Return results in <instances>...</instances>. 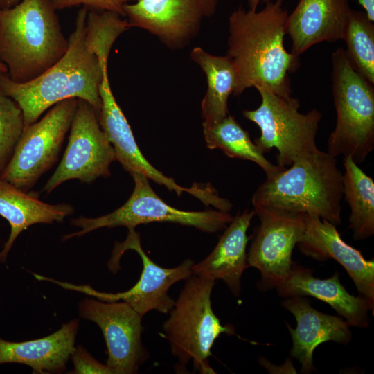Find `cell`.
<instances>
[{
    "label": "cell",
    "mask_w": 374,
    "mask_h": 374,
    "mask_svg": "<svg viewBox=\"0 0 374 374\" xmlns=\"http://www.w3.org/2000/svg\"><path fill=\"white\" fill-rule=\"evenodd\" d=\"M8 69L6 66L0 61V74H7Z\"/></svg>",
    "instance_id": "obj_33"
},
{
    "label": "cell",
    "mask_w": 374,
    "mask_h": 374,
    "mask_svg": "<svg viewBox=\"0 0 374 374\" xmlns=\"http://www.w3.org/2000/svg\"><path fill=\"white\" fill-rule=\"evenodd\" d=\"M73 370L70 373L75 374H110L106 364L95 359L82 346H78L71 355Z\"/></svg>",
    "instance_id": "obj_29"
},
{
    "label": "cell",
    "mask_w": 374,
    "mask_h": 374,
    "mask_svg": "<svg viewBox=\"0 0 374 374\" xmlns=\"http://www.w3.org/2000/svg\"><path fill=\"white\" fill-rule=\"evenodd\" d=\"M332 93L336 111L327 152L364 162L374 148V87L353 66L343 48L332 54Z\"/></svg>",
    "instance_id": "obj_6"
},
{
    "label": "cell",
    "mask_w": 374,
    "mask_h": 374,
    "mask_svg": "<svg viewBox=\"0 0 374 374\" xmlns=\"http://www.w3.org/2000/svg\"><path fill=\"white\" fill-rule=\"evenodd\" d=\"M255 215L253 210H245L234 217L211 253L192 265L193 274L222 280L231 293L238 296L242 274L249 267L247 231Z\"/></svg>",
    "instance_id": "obj_20"
},
{
    "label": "cell",
    "mask_w": 374,
    "mask_h": 374,
    "mask_svg": "<svg viewBox=\"0 0 374 374\" xmlns=\"http://www.w3.org/2000/svg\"><path fill=\"white\" fill-rule=\"evenodd\" d=\"M305 228L297 244L305 256L318 261L332 258L353 280L359 295L374 305V261L366 260L359 250L346 244L336 225L317 215L305 214Z\"/></svg>",
    "instance_id": "obj_16"
},
{
    "label": "cell",
    "mask_w": 374,
    "mask_h": 374,
    "mask_svg": "<svg viewBox=\"0 0 374 374\" xmlns=\"http://www.w3.org/2000/svg\"><path fill=\"white\" fill-rule=\"evenodd\" d=\"M73 211L70 204L44 202L36 194L24 191L0 179V215L10 226L8 238L0 251V262H6L17 238L30 226L62 222Z\"/></svg>",
    "instance_id": "obj_22"
},
{
    "label": "cell",
    "mask_w": 374,
    "mask_h": 374,
    "mask_svg": "<svg viewBox=\"0 0 374 374\" xmlns=\"http://www.w3.org/2000/svg\"><path fill=\"white\" fill-rule=\"evenodd\" d=\"M19 1L20 0H0V9L11 8Z\"/></svg>",
    "instance_id": "obj_31"
},
{
    "label": "cell",
    "mask_w": 374,
    "mask_h": 374,
    "mask_svg": "<svg viewBox=\"0 0 374 374\" xmlns=\"http://www.w3.org/2000/svg\"><path fill=\"white\" fill-rule=\"evenodd\" d=\"M369 20L374 21V0H357Z\"/></svg>",
    "instance_id": "obj_30"
},
{
    "label": "cell",
    "mask_w": 374,
    "mask_h": 374,
    "mask_svg": "<svg viewBox=\"0 0 374 374\" xmlns=\"http://www.w3.org/2000/svg\"><path fill=\"white\" fill-rule=\"evenodd\" d=\"M282 305L296 320L294 329L286 325L292 339L290 355L301 364V373H310L315 370L313 352L321 344L333 341L347 344L350 341V325L346 321L339 317L319 312L303 296L289 297Z\"/></svg>",
    "instance_id": "obj_18"
},
{
    "label": "cell",
    "mask_w": 374,
    "mask_h": 374,
    "mask_svg": "<svg viewBox=\"0 0 374 374\" xmlns=\"http://www.w3.org/2000/svg\"><path fill=\"white\" fill-rule=\"evenodd\" d=\"M217 0H137L123 6L130 27L143 28L172 49L182 48L213 16Z\"/></svg>",
    "instance_id": "obj_14"
},
{
    "label": "cell",
    "mask_w": 374,
    "mask_h": 374,
    "mask_svg": "<svg viewBox=\"0 0 374 374\" xmlns=\"http://www.w3.org/2000/svg\"><path fill=\"white\" fill-rule=\"evenodd\" d=\"M343 40L354 69L374 84V24L363 12L351 10Z\"/></svg>",
    "instance_id": "obj_26"
},
{
    "label": "cell",
    "mask_w": 374,
    "mask_h": 374,
    "mask_svg": "<svg viewBox=\"0 0 374 374\" xmlns=\"http://www.w3.org/2000/svg\"><path fill=\"white\" fill-rule=\"evenodd\" d=\"M343 197L350 208V228L353 239L374 234V181L350 157H344Z\"/></svg>",
    "instance_id": "obj_24"
},
{
    "label": "cell",
    "mask_w": 374,
    "mask_h": 374,
    "mask_svg": "<svg viewBox=\"0 0 374 374\" xmlns=\"http://www.w3.org/2000/svg\"><path fill=\"white\" fill-rule=\"evenodd\" d=\"M69 130L62 160L43 188L46 194L68 180L91 183L98 177H109L110 165L116 160L97 113L86 100L78 99Z\"/></svg>",
    "instance_id": "obj_11"
},
{
    "label": "cell",
    "mask_w": 374,
    "mask_h": 374,
    "mask_svg": "<svg viewBox=\"0 0 374 374\" xmlns=\"http://www.w3.org/2000/svg\"><path fill=\"white\" fill-rule=\"evenodd\" d=\"M279 296H313L330 305L350 325L366 328L369 324L368 312L374 305L361 296L350 294L339 281L336 272L327 279L315 278L312 271L293 262L286 279L276 287Z\"/></svg>",
    "instance_id": "obj_19"
},
{
    "label": "cell",
    "mask_w": 374,
    "mask_h": 374,
    "mask_svg": "<svg viewBox=\"0 0 374 374\" xmlns=\"http://www.w3.org/2000/svg\"><path fill=\"white\" fill-rule=\"evenodd\" d=\"M351 10L349 0H299L287 20L290 53L299 58L317 44L342 39Z\"/></svg>",
    "instance_id": "obj_17"
},
{
    "label": "cell",
    "mask_w": 374,
    "mask_h": 374,
    "mask_svg": "<svg viewBox=\"0 0 374 374\" xmlns=\"http://www.w3.org/2000/svg\"><path fill=\"white\" fill-rule=\"evenodd\" d=\"M127 238L122 243L116 244L108 267L112 272L120 269L119 260L125 251L132 249L141 257L143 269L137 283L128 290L116 294L98 292L87 285H74L61 282L41 276L40 279L54 283L67 290L80 292L92 296L103 301H123L129 304L141 316L152 310L168 313L175 301L168 290L175 283L186 280L193 273L190 259L185 260L173 268H163L154 262L142 249L139 235L134 229H130Z\"/></svg>",
    "instance_id": "obj_9"
},
{
    "label": "cell",
    "mask_w": 374,
    "mask_h": 374,
    "mask_svg": "<svg viewBox=\"0 0 374 374\" xmlns=\"http://www.w3.org/2000/svg\"><path fill=\"white\" fill-rule=\"evenodd\" d=\"M288 15L283 0L267 1L260 11L239 7L230 15L226 55L235 72V96L251 87L291 96L289 73L300 63L284 45Z\"/></svg>",
    "instance_id": "obj_2"
},
{
    "label": "cell",
    "mask_w": 374,
    "mask_h": 374,
    "mask_svg": "<svg viewBox=\"0 0 374 374\" xmlns=\"http://www.w3.org/2000/svg\"><path fill=\"white\" fill-rule=\"evenodd\" d=\"M78 325V320L73 319L48 336L26 341L0 337V364H23L30 366L33 373H62L75 349Z\"/></svg>",
    "instance_id": "obj_21"
},
{
    "label": "cell",
    "mask_w": 374,
    "mask_h": 374,
    "mask_svg": "<svg viewBox=\"0 0 374 374\" xmlns=\"http://www.w3.org/2000/svg\"><path fill=\"white\" fill-rule=\"evenodd\" d=\"M80 316L101 329L108 352L110 374L136 373L149 358L141 341L143 318L125 301L87 299L80 302Z\"/></svg>",
    "instance_id": "obj_13"
},
{
    "label": "cell",
    "mask_w": 374,
    "mask_h": 374,
    "mask_svg": "<svg viewBox=\"0 0 374 374\" xmlns=\"http://www.w3.org/2000/svg\"><path fill=\"white\" fill-rule=\"evenodd\" d=\"M77 103L74 98L62 100L25 127L0 179L26 192L32 188L57 161Z\"/></svg>",
    "instance_id": "obj_10"
},
{
    "label": "cell",
    "mask_w": 374,
    "mask_h": 374,
    "mask_svg": "<svg viewBox=\"0 0 374 374\" xmlns=\"http://www.w3.org/2000/svg\"><path fill=\"white\" fill-rule=\"evenodd\" d=\"M260 220L247 253L249 267L260 274L261 290L276 288L287 277L292 251L303 235L305 215L268 209H253Z\"/></svg>",
    "instance_id": "obj_12"
},
{
    "label": "cell",
    "mask_w": 374,
    "mask_h": 374,
    "mask_svg": "<svg viewBox=\"0 0 374 374\" xmlns=\"http://www.w3.org/2000/svg\"><path fill=\"white\" fill-rule=\"evenodd\" d=\"M134 188L127 202L113 212L95 218L80 217L72 224L81 229L63 236V240L82 236L103 227L125 226L134 229L151 222H171L195 227L206 233L226 229L233 217L228 212L208 209L186 211L164 202L151 188L148 178L139 172L131 174Z\"/></svg>",
    "instance_id": "obj_8"
},
{
    "label": "cell",
    "mask_w": 374,
    "mask_h": 374,
    "mask_svg": "<svg viewBox=\"0 0 374 374\" xmlns=\"http://www.w3.org/2000/svg\"><path fill=\"white\" fill-rule=\"evenodd\" d=\"M99 92L101 99L99 123L114 150L116 160L124 170L130 175L141 173L156 183L165 186L169 190L175 191L179 196L187 192L208 204L213 198L212 188L209 184L205 187L199 185L189 188L182 187L172 178L165 176L156 169L144 157L112 91L108 73L103 77Z\"/></svg>",
    "instance_id": "obj_15"
},
{
    "label": "cell",
    "mask_w": 374,
    "mask_h": 374,
    "mask_svg": "<svg viewBox=\"0 0 374 374\" xmlns=\"http://www.w3.org/2000/svg\"><path fill=\"white\" fill-rule=\"evenodd\" d=\"M129 28L127 20L116 12L82 7L68 37L65 54L42 75L27 82H15L7 74H0V91L19 105L25 127L39 120L56 103L72 98L88 102L98 116L99 89L108 73L112 46Z\"/></svg>",
    "instance_id": "obj_1"
},
{
    "label": "cell",
    "mask_w": 374,
    "mask_h": 374,
    "mask_svg": "<svg viewBox=\"0 0 374 374\" xmlns=\"http://www.w3.org/2000/svg\"><path fill=\"white\" fill-rule=\"evenodd\" d=\"M190 57L206 77L207 90L201 105L202 125L217 123L229 115L228 99L235 87L232 62L226 55H214L201 47L194 48Z\"/></svg>",
    "instance_id": "obj_23"
},
{
    "label": "cell",
    "mask_w": 374,
    "mask_h": 374,
    "mask_svg": "<svg viewBox=\"0 0 374 374\" xmlns=\"http://www.w3.org/2000/svg\"><path fill=\"white\" fill-rule=\"evenodd\" d=\"M68 44L50 0H20L0 9V61L12 81L37 78L65 54Z\"/></svg>",
    "instance_id": "obj_4"
},
{
    "label": "cell",
    "mask_w": 374,
    "mask_h": 374,
    "mask_svg": "<svg viewBox=\"0 0 374 374\" xmlns=\"http://www.w3.org/2000/svg\"><path fill=\"white\" fill-rule=\"evenodd\" d=\"M342 175L327 152L301 154L258 187L253 209L314 215L337 226L341 222Z\"/></svg>",
    "instance_id": "obj_3"
},
{
    "label": "cell",
    "mask_w": 374,
    "mask_h": 374,
    "mask_svg": "<svg viewBox=\"0 0 374 374\" xmlns=\"http://www.w3.org/2000/svg\"><path fill=\"white\" fill-rule=\"evenodd\" d=\"M262 0H248V5L251 10H257L258 6ZM269 1V0H263Z\"/></svg>",
    "instance_id": "obj_32"
},
{
    "label": "cell",
    "mask_w": 374,
    "mask_h": 374,
    "mask_svg": "<svg viewBox=\"0 0 374 374\" xmlns=\"http://www.w3.org/2000/svg\"><path fill=\"white\" fill-rule=\"evenodd\" d=\"M203 133L209 149H219L231 158L251 161L264 170L267 177L285 168L269 162L251 141L249 132L229 114L217 123L203 125Z\"/></svg>",
    "instance_id": "obj_25"
},
{
    "label": "cell",
    "mask_w": 374,
    "mask_h": 374,
    "mask_svg": "<svg viewBox=\"0 0 374 374\" xmlns=\"http://www.w3.org/2000/svg\"><path fill=\"white\" fill-rule=\"evenodd\" d=\"M25 127L23 112L0 91V177L10 161Z\"/></svg>",
    "instance_id": "obj_27"
},
{
    "label": "cell",
    "mask_w": 374,
    "mask_h": 374,
    "mask_svg": "<svg viewBox=\"0 0 374 374\" xmlns=\"http://www.w3.org/2000/svg\"><path fill=\"white\" fill-rule=\"evenodd\" d=\"M215 280L192 274L186 279L170 317L163 324L165 338L180 369L192 362L195 371L214 374L209 364L211 348L222 333L235 334L233 326H222L211 305Z\"/></svg>",
    "instance_id": "obj_5"
},
{
    "label": "cell",
    "mask_w": 374,
    "mask_h": 374,
    "mask_svg": "<svg viewBox=\"0 0 374 374\" xmlns=\"http://www.w3.org/2000/svg\"><path fill=\"white\" fill-rule=\"evenodd\" d=\"M137 0H50L56 10L82 5L88 10L109 11L125 17L123 6Z\"/></svg>",
    "instance_id": "obj_28"
},
{
    "label": "cell",
    "mask_w": 374,
    "mask_h": 374,
    "mask_svg": "<svg viewBox=\"0 0 374 374\" xmlns=\"http://www.w3.org/2000/svg\"><path fill=\"white\" fill-rule=\"evenodd\" d=\"M256 89L261 97L260 106L242 114L260 128V135L254 143L263 154L275 148L278 165L289 167L300 155L319 150L316 137L321 112L314 108L301 113L296 98L282 96L266 88Z\"/></svg>",
    "instance_id": "obj_7"
}]
</instances>
